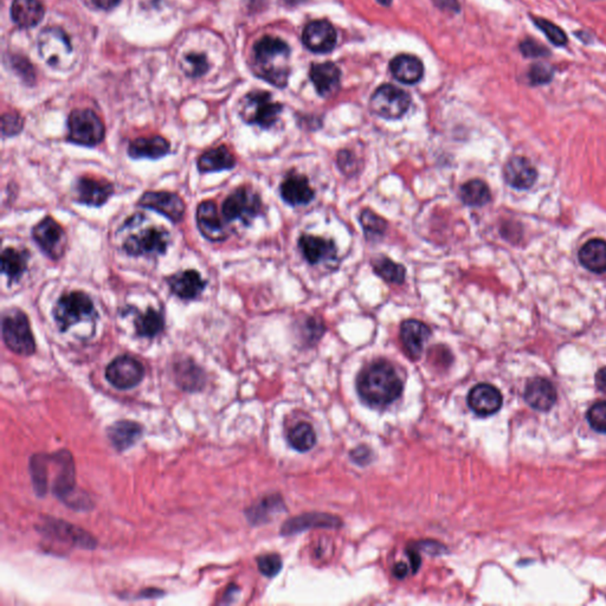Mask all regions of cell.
<instances>
[{
  "mask_svg": "<svg viewBox=\"0 0 606 606\" xmlns=\"http://www.w3.org/2000/svg\"><path fill=\"white\" fill-rule=\"evenodd\" d=\"M283 106L272 100L268 91H251L241 102V117L248 124L262 129H270L277 124Z\"/></svg>",
  "mask_w": 606,
  "mask_h": 606,
  "instance_id": "obj_5",
  "label": "cell"
},
{
  "mask_svg": "<svg viewBox=\"0 0 606 606\" xmlns=\"http://www.w3.org/2000/svg\"><path fill=\"white\" fill-rule=\"evenodd\" d=\"M290 49L279 38H261L253 46V63L257 75L277 88H284L289 79Z\"/></svg>",
  "mask_w": 606,
  "mask_h": 606,
  "instance_id": "obj_2",
  "label": "cell"
},
{
  "mask_svg": "<svg viewBox=\"0 0 606 606\" xmlns=\"http://www.w3.org/2000/svg\"><path fill=\"white\" fill-rule=\"evenodd\" d=\"M3 339L8 350L13 353L29 357L36 350L34 334L27 314L18 308L8 309L1 322Z\"/></svg>",
  "mask_w": 606,
  "mask_h": 606,
  "instance_id": "obj_4",
  "label": "cell"
},
{
  "mask_svg": "<svg viewBox=\"0 0 606 606\" xmlns=\"http://www.w3.org/2000/svg\"><path fill=\"white\" fill-rule=\"evenodd\" d=\"M371 267L373 272L378 277L384 279L385 282L400 286L407 279V268L385 255L373 257L371 260Z\"/></svg>",
  "mask_w": 606,
  "mask_h": 606,
  "instance_id": "obj_32",
  "label": "cell"
},
{
  "mask_svg": "<svg viewBox=\"0 0 606 606\" xmlns=\"http://www.w3.org/2000/svg\"><path fill=\"white\" fill-rule=\"evenodd\" d=\"M38 51L51 68L67 70L75 63L68 34L58 27H49L38 36Z\"/></svg>",
  "mask_w": 606,
  "mask_h": 606,
  "instance_id": "obj_7",
  "label": "cell"
},
{
  "mask_svg": "<svg viewBox=\"0 0 606 606\" xmlns=\"http://www.w3.org/2000/svg\"><path fill=\"white\" fill-rule=\"evenodd\" d=\"M197 226L200 234L212 243L224 242L229 238L230 230L223 222L215 202L205 200L197 207Z\"/></svg>",
  "mask_w": 606,
  "mask_h": 606,
  "instance_id": "obj_15",
  "label": "cell"
},
{
  "mask_svg": "<svg viewBox=\"0 0 606 606\" xmlns=\"http://www.w3.org/2000/svg\"><path fill=\"white\" fill-rule=\"evenodd\" d=\"M276 505H279V501L274 500V497H269L267 500L262 501L260 505L249 509L246 515H248L250 522H253V524L264 522V520L268 519V515L272 513L271 511H274Z\"/></svg>",
  "mask_w": 606,
  "mask_h": 606,
  "instance_id": "obj_46",
  "label": "cell"
},
{
  "mask_svg": "<svg viewBox=\"0 0 606 606\" xmlns=\"http://www.w3.org/2000/svg\"><path fill=\"white\" fill-rule=\"evenodd\" d=\"M114 187L110 181L81 177L74 185V195L77 203L88 206H102L113 196Z\"/></svg>",
  "mask_w": 606,
  "mask_h": 606,
  "instance_id": "obj_16",
  "label": "cell"
},
{
  "mask_svg": "<svg viewBox=\"0 0 606 606\" xmlns=\"http://www.w3.org/2000/svg\"><path fill=\"white\" fill-rule=\"evenodd\" d=\"M107 435L114 448L124 452L139 441L143 436V428L132 421H119L110 426Z\"/></svg>",
  "mask_w": 606,
  "mask_h": 606,
  "instance_id": "obj_27",
  "label": "cell"
},
{
  "mask_svg": "<svg viewBox=\"0 0 606 606\" xmlns=\"http://www.w3.org/2000/svg\"><path fill=\"white\" fill-rule=\"evenodd\" d=\"M407 555L410 558V564L411 567H412V572H417L418 569H419V566L422 564L421 555H419L418 552H416L414 550H407Z\"/></svg>",
  "mask_w": 606,
  "mask_h": 606,
  "instance_id": "obj_51",
  "label": "cell"
},
{
  "mask_svg": "<svg viewBox=\"0 0 606 606\" xmlns=\"http://www.w3.org/2000/svg\"><path fill=\"white\" fill-rule=\"evenodd\" d=\"M350 459H353L354 462L358 463L359 466H364V464L369 463L372 459V452L367 447H359L350 452Z\"/></svg>",
  "mask_w": 606,
  "mask_h": 606,
  "instance_id": "obj_50",
  "label": "cell"
},
{
  "mask_svg": "<svg viewBox=\"0 0 606 606\" xmlns=\"http://www.w3.org/2000/svg\"><path fill=\"white\" fill-rule=\"evenodd\" d=\"M177 383L185 391H199L205 385V376L193 362H179L176 367Z\"/></svg>",
  "mask_w": 606,
  "mask_h": 606,
  "instance_id": "obj_36",
  "label": "cell"
},
{
  "mask_svg": "<svg viewBox=\"0 0 606 606\" xmlns=\"http://www.w3.org/2000/svg\"><path fill=\"white\" fill-rule=\"evenodd\" d=\"M32 237L38 248L50 260L58 261L65 255L67 235L65 229L53 217H46L38 223L32 229Z\"/></svg>",
  "mask_w": 606,
  "mask_h": 606,
  "instance_id": "obj_11",
  "label": "cell"
},
{
  "mask_svg": "<svg viewBox=\"0 0 606 606\" xmlns=\"http://www.w3.org/2000/svg\"><path fill=\"white\" fill-rule=\"evenodd\" d=\"M519 49L520 53H522L526 58H540V57H548L551 55V51L546 46H542L541 43H539L533 38H527L521 41Z\"/></svg>",
  "mask_w": 606,
  "mask_h": 606,
  "instance_id": "obj_47",
  "label": "cell"
},
{
  "mask_svg": "<svg viewBox=\"0 0 606 606\" xmlns=\"http://www.w3.org/2000/svg\"><path fill=\"white\" fill-rule=\"evenodd\" d=\"M359 224L362 226L366 241L379 242L388 232V223L386 219L373 212L369 209H364L359 215Z\"/></svg>",
  "mask_w": 606,
  "mask_h": 606,
  "instance_id": "obj_37",
  "label": "cell"
},
{
  "mask_svg": "<svg viewBox=\"0 0 606 606\" xmlns=\"http://www.w3.org/2000/svg\"><path fill=\"white\" fill-rule=\"evenodd\" d=\"M180 68L186 75L198 77L206 74L209 70V62L204 53H190L181 57Z\"/></svg>",
  "mask_w": 606,
  "mask_h": 606,
  "instance_id": "obj_41",
  "label": "cell"
},
{
  "mask_svg": "<svg viewBox=\"0 0 606 606\" xmlns=\"http://www.w3.org/2000/svg\"><path fill=\"white\" fill-rule=\"evenodd\" d=\"M400 336L409 358L418 360L422 355L426 341L431 336V329L423 321L407 319L400 324Z\"/></svg>",
  "mask_w": 606,
  "mask_h": 606,
  "instance_id": "obj_18",
  "label": "cell"
},
{
  "mask_svg": "<svg viewBox=\"0 0 606 606\" xmlns=\"http://www.w3.org/2000/svg\"><path fill=\"white\" fill-rule=\"evenodd\" d=\"M48 456L36 455L31 459L30 470L34 481V489L39 496H43L46 492V477H48Z\"/></svg>",
  "mask_w": 606,
  "mask_h": 606,
  "instance_id": "obj_39",
  "label": "cell"
},
{
  "mask_svg": "<svg viewBox=\"0 0 606 606\" xmlns=\"http://www.w3.org/2000/svg\"><path fill=\"white\" fill-rule=\"evenodd\" d=\"M595 385L600 391L606 393V367H602L595 373Z\"/></svg>",
  "mask_w": 606,
  "mask_h": 606,
  "instance_id": "obj_52",
  "label": "cell"
},
{
  "mask_svg": "<svg viewBox=\"0 0 606 606\" xmlns=\"http://www.w3.org/2000/svg\"><path fill=\"white\" fill-rule=\"evenodd\" d=\"M106 129L98 114L91 110H76L68 117V141L95 147L105 139Z\"/></svg>",
  "mask_w": 606,
  "mask_h": 606,
  "instance_id": "obj_9",
  "label": "cell"
},
{
  "mask_svg": "<svg viewBox=\"0 0 606 606\" xmlns=\"http://www.w3.org/2000/svg\"><path fill=\"white\" fill-rule=\"evenodd\" d=\"M525 400L534 410L548 411L557 402V390L545 378H534L526 385Z\"/></svg>",
  "mask_w": 606,
  "mask_h": 606,
  "instance_id": "obj_23",
  "label": "cell"
},
{
  "mask_svg": "<svg viewBox=\"0 0 606 606\" xmlns=\"http://www.w3.org/2000/svg\"><path fill=\"white\" fill-rule=\"evenodd\" d=\"M145 376V369L138 359L121 355L107 366L106 378L119 390H129L139 385Z\"/></svg>",
  "mask_w": 606,
  "mask_h": 606,
  "instance_id": "obj_12",
  "label": "cell"
},
{
  "mask_svg": "<svg viewBox=\"0 0 606 606\" xmlns=\"http://www.w3.org/2000/svg\"><path fill=\"white\" fill-rule=\"evenodd\" d=\"M11 17L18 27H36L44 17V6L39 0H13Z\"/></svg>",
  "mask_w": 606,
  "mask_h": 606,
  "instance_id": "obj_29",
  "label": "cell"
},
{
  "mask_svg": "<svg viewBox=\"0 0 606 606\" xmlns=\"http://www.w3.org/2000/svg\"><path fill=\"white\" fill-rule=\"evenodd\" d=\"M24 120L17 113H6L1 117V131L4 136H15L22 132Z\"/></svg>",
  "mask_w": 606,
  "mask_h": 606,
  "instance_id": "obj_49",
  "label": "cell"
},
{
  "mask_svg": "<svg viewBox=\"0 0 606 606\" xmlns=\"http://www.w3.org/2000/svg\"><path fill=\"white\" fill-rule=\"evenodd\" d=\"M502 395L495 386L490 384L476 385L468 395V405L474 414L480 417H488L496 414L502 407Z\"/></svg>",
  "mask_w": 606,
  "mask_h": 606,
  "instance_id": "obj_20",
  "label": "cell"
},
{
  "mask_svg": "<svg viewBox=\"0 0 606 606\" xmlns=\"http://www.w3.org/2000/svg\"><path fill=\"white\" fill-rule=\"evenodd\" d=\"M533 23L535 27H538L539 30L542 31V34L546 36L547 39L555 46H566L569 43V38L566 36L565 31L561 27H558L555 24L552 23L547 19L541 18V17H533Z\"/></svg>",
  "mask_w": 606,
  "mask_h": 606,
  "instance_id": "obj_40",
  "label": "cell"
},
{
  "mask_svg": "<svg viewBox=\"0 0 606 606\" xmlns=\"http://www.w3.org/2000/svg\"><path fill=\"white\" fill-rule=\"evenodd\" d=\"M340 79H341V72L339 67L331 62L314 65L310 69V79L317 89V94L322 98H328L331 95L336 94V91L339 89Z\"/></svg>",
  "mask_w": 606,
  "mask_h": 606,
  "instance_id": "obj_24",
  "label": "cell"
},
{
  "mask_svg": "<svg viewBox=\"0 0 606 606\" xmlns=\"http://www.w3.org/2000/svg\"><path fill=\"white\" fill-rule=\"evenodd\" d=\"M257 565L263 576L274 578L282 569V560L277 554H265L257 558Z\"/></svg>",
  "mask_w": 606,
  "mask_h": 606,
  "instance_id": "obj_45",
  "label": "cell"
},
{
  "mask_svg": "<svg viewBox=\"0 0 606 606\" xmlns=\"http://www.w3.org/2000/svg\"><path fill=\"white\" fill-rule=\"evenodd\" d=\"M341 522L336 516L326 514H308L301 518L290 520L282 528L283 534H293L296 532L305 531L309 527L338 528Z\"/></svg>",
  "mask_w": 606,
  "mask_h": 606,
  "instance_id": "obj_35",
  "label": "cell"
},
{
  "mask_svg": "<svg viewBox=\"0 0 606 606\" xmlns=\"http://www.w3.org/2000/svg\"><path fill=\"white\" fill-rule=\"evenodd\" d=\"M459 199L469 207H482L492 200V192L486 181L471 179L464 183L459 191Z\"/></svg>",
  "mask_w": 606,
  "mask_h": 606,
  "instance_id": "obj_33",
  "label": "cell"
},
{
  "mask_svg": "<svg viewBox=\"0 0 606 606\" xmlns=\"http://www.w3.org/2000/svg\"><path fill=\"white\" fill-rule=\"evenodd\" d=\"M166 282L176 296L187 301L199 298L207 284L199 272L193 269L178 271L173 275L169 276Z\"/></svg>",
  "mask_w": 606,
  "mask_h": 606,
  "instance_id": "obj_21",
  "label": "cell"
},
{
  "mask_svg": "<svg viewBox=\"0 0 606 606\" xmlns=\"http://www.w3.org/2000/svg\"><path fill=\"white\" fill-rule=\"evenodd\" d=\"M381 4L385 5V6H388V5H391L392 0H378Z\"/></svg>",
  "mask_w": 606,
  "mask_h": 606,
  "instance_id": "obj_57",
  "label": "cell"
},
{
  "mask_svg": "<svg viewBox=\"0 0 606 606\" xmlns=\"http://www.w3.org/2000/svg\"><path fill=\"white\" fill-rule=\"evenodd\" d=\"M407 573H409V567L404 562H397L393 567V574L398 579H404L407 576Z\"/></svg>",
  "mask_w": 606,
  "mask_h": 606,
  "instance_id": "obj_54",
  "label": "cell"
},
{
  "mask_svg": "<svg viewBox=\"0 0 606 606\" xmlns=\"http://www.w3.org/2000/svg\"><path fill=\"white\" fill-rule=\"evenodd\" d=\"M290 447L298 452H305L317 443V435L308 423L301 422L291 428L288 433Z\"/></svg>",
  "mask_w": 606,
  "mask_h": 606,
  "instance_id": "obj_38",
  "label": "cell"
},
{
  "mask_svg": "<svg viewBox=\"0 0 606 606\" xmlns=\"http://www.w3.org/2000/svg\"><path fill=\"white\" fill-rule=\"evenodd\" d=\"M410 106V95L391 84L381 86L369 100L371 112L385 120H400L407 113Z\"/></svg>",
  "mask_w": 606,
  "mask_h": 606,
  "instance_id": "obj_10",
  "label": "cell"
},
{
  "mask_svg": "<svg viewBox=\"0 0 606 606\" xmlns=\"http://www.w3.org/2000/svg\"><path fill=\"white\" fill-rule=\"evenodd\" d=\"M222 213L228 222L238 220L243 225L250 226L263 213V202L251 187L241 186L226 197Z\"/></svg>",
  "mask_w": 606,
  "mask_h": 606,
  "instance_id": "obj_6",
  "label": "cell"
},
{
  "mask_svg": "<svg viewBox=\"0 0 606 606\" xmlns=\"http://www.w3.org/2000/svg\"><path fill=\"white\" fill-rule=\"evenodd\" d=\"M506 183L515 190H529L538 180V171L524 157H513L503 167Z\"/></svg>",
  "mask_w": 606,
  "mask_h": 606,
  "instance_id": "obj_22",
  "label": "cell"
},
{
  "mask_svg": "<svg viewBox=\"0 0 606 606\" xmlns=\"http://www.w3.org/2000/svg\"><path fill=\"white\" fill-rule=\"evenodd\" d=\"M302 41L312 53H329L336 44V31L327 20H315L305 27Z\"/></svg>",
  "mask_w": 606,
  "mask_h": 606,
  "instance_id": "obj_19",
  "label": "cell"
},
{
  "mask_svg": "<svg viewBox=\"0 0 606 606\" xmlns=\"http://www.w3.org/2000/svg\"><path fill=\"white\" fill-rule=\"evenodd\" d=\"M93 1H94V4L98 8L108 11V10H112V8L120 4L121 0H93Z\"/></svg>",
  "mask_w": 606,
  "mask_h": 606,
  "instance_id": "obj_53",
  "label": "cell"
},
{
  "mask_svg": "<svg viewBox=\"0 0 606 606\" xmlns=\"http://www.w3.org/2000/svg\"><path fill=\"white\" fill-rule=\"evenodd\" d=\"M392 75L404 84H416L424 74L422 62L411 55H400L390 63Z\"/></svg>",
  "mask_w": 606,
  "mask_h": 606,
  "instance_id": "obj_28",
  "label": "cell"
},
{
  "mask_svg": "<svg viewBox=\"0 0 606 606\" xmlns=\"http://www.w3.org/2000/svg\"><path fill=\"white\" fill-rule=\"evenodd\" d=\"M553 76L554 69L544 62L533 63L528 69L527 77L529 84L533 87L548 84L553 79Z\"/></svg>",
  "mask_w": 606,
  "mask_h": 606,
  "instance_id": "obj_43",
  "label": "cell"
},
{
  "mask_svg": "<svg viewBox=\"0 0 606 606\" xmlns=\"http://www.w3.org/2000/svg\"><path fill=\"white\" fill-rule=\"evenodd\" d=\"M136 312L134 326H136V334L143 338H155L159 336L164 328H165V317L160 310L154 308H148L145 312Z\"/></svg>",
  "mask_w": 606,
  "mask_h": 606,
  "instance_id": "obj_34",
  "label": "cell"
},
{
  "mask_svg": "<svg viewBox=\"0 0 606 606\" xmlns=\"http://www.w3.org/2000/svg\"><path fill=\"white\" fill-rule=\"evenodd\" d=\"M138 205L165 216L166 218L170 219L174 224H179L184 219L186 210L184 200L181 199L180 197L176 193L166 191H150L143 193Z\"/></svg>",
  "mask_w": 606,
  "mask_h": 606,
  "instance_id": "obj_13",
  "label": "cell"
},
{
  "mask_svg": "<svg viewBox=\"0 0 606 606\" xmlns=\"http://www.w3.org/2000/svg\"><path fill=\"white\" fill-rule=\"evenodd\" d=\"M279 195L283 202L291 207L305 206L315 199V191L308 178L303 174L290 172L279 185Z\"/></svg>",
  "mask_w": 606,
  "mask_h": 606,
  "instance_id": "obj_17",
  "label": "cell"
},
{
  "mask_svg": "<svg viewBox=\"0 0 606 606\" xmlns=\"http://www.w3.org/2000/svg\"><path fill=\"white\" fill-rule=\"evenodd\" d=\"M336 164H338L339 170L345 176H348V177H352V176L357 173V169L360 167L358 162H357V158H355V154H354L353 152L350 151V150H341L338 153V155H336Z\"/></svg>",
  "mask_w": 606,
  "mask_h": 606,
  "instance_id": "obj_48",
  "label": "cell"
},
{
  "mask_svg": "<svg viewBox=\"0 0 606 606\" xmlns=\"http://www.w3.org/2000/svg\"><path fill=\"white\" fill-rule=\"evenodd\" d=\"M362 400L369 407H385L400 398L403 384L395 367L388 362H376L362 369L357 381Z\"/></svg>",
  "mask_w": 606,
  "mask_h": 606,
  "instance_id": "obj_1",
  "label": "cell"
},
{
  "mask_svg": "<svg viewBox=\"0 0 606 606\" xmlns=\"http://www.w3.org/2000/svg\"><path fill=\"white\" fill-rule=\"evenodd\" d=\"M298 246L305 262L312 267L336 263L338 261V248L331 239L315 235L302 234L298 237Z\"/></svg>",
  "mask_w": 606,
  "mask_h": 606,
  "instance_id": "obj_14",
  "label": "cell"
},
{
  "mask_svg": "<svg viewBox=\"0 0 606 606\" xmlns=\"http://www.w3.org/2000/svg\"><path fill=\"white\" fill-rule=\"evenodd\" d=\"M53 314L60 331H68L74 324L94 320L98 315L94 302L83 291L65 293L57 300Z\"/></svg>",
  "mask_w": 606,
  "mask_h": 606,
  "instance_id": "obj_3",
  "label": "cell"
},
{
  "mask_svg": "<svg viewBox=\"0 0 606 606\" xmlns=\"http://www.w3.org/2000/svg\"><path fill=\"white\" fill-rule=\"evenodd\" d=\"M30 253L27 250L6 248L1 253V270L8 276V283L18 282L27 272Z\"/></svg>",
  "mask_w": 606,
  "mask_h": 606,
  "instance_id": "obj_31",
  "label": "cell"
},
{
  "mask_svg": "<svg viewBox=\"0 0 606 606\" xmlns=\"http://www.w3.org/2000/svg\"><path fill=\"white\" fill-rule=\"evenodd\" d=\"M302 339L305 343H317L324 336L326 327L324 322L315 317H305V320L300 324Z\"/></svg>",
  "mask_w": 606,
  "mask_h": 606,
  "instance_id": "obj_42",
  "label": "cell"
},
{
  "mask_svg": "<svg viewBox=\"0 0 606 606\" xmlns=\"http://www.w3.org/2000/svg\"><path fill=\"white\" fill-rule=\"evenodd\" d=\"M197 165L200 173H213L232 170L236 166V158L226 146H219L204 152L198 159Z\"/></svg>",
  "mask_w": 606,
  "mask_h": 606,
  "instance_id": "obj_26",
  "label": "cell"
},
{
  "mask_svg": "<svg viewBox=\"0 0 606 606\" xmlns=\"http://www.w3.org/2000/svg\"><path fill=\"white\" fill-rule=\"evenodd\" d=\"M579 261L591 272H606V242L598 238L585 243L579 250Z\"/></svg>",
  "mask_w": 606,
  "mask_h": 606,
  "instance_id": "obj_30",
  "label": "cell"
},
{
  "mask_svg": "<svg viewBox=\"0 0 606 606\" xmlns=\"http://www.w3.org/2000/svg\"><path fill=\"white\" fill-rule=\"evenodd\" d=\"M171 152V143L162 138L155 136L150 138H138L129 143V155L132 159L164 158Z\"/></svg>",
  "mask_w": 606,
  "mask_h": 606,
  "instance_id": "obj_25",
  "label": "cell"
},
{
  "mask_svg": "<svg viewBox=\"0 0 606 606\" xmlns=\"http://www.w3.org/2000/svg\"><path fill=\"white\" fill-rule=\"evenodd\" d=\"M588 424L597 433H606V400L593 404L588 411Z\"/></svg>",
  "mask_w": 606,
  "mask_h": 606,
  "instance_id": "obj_44",
  "label": "cell"
},
{
  "mask_svg": "<svg viewBox=\"0 0 606 606\" xmlns=\"http://www.w3.org/2000/svg\"><path fill=\"white\" fill-rule=\"evenodd\" d=\"M170 232L162 226H146L129 235L122 243L129 256H160L170 245Z\"/></svg>",
  "mask_w": 606,
  "mask_h": 606,
  "instance_id": "obj_8",
  "label": "cell"
},
{
  "mask_svg": "<svg viewBox=\"0 0 606 606\" xmlns=\"http://www.w3.org/2000/svg\"><path fill=\"white\" fill-rule=\"evenodd\" d=\"M574 34H576L577 37L579 38V39H581V41H583L584 43H586V39H585V38H588H588H590V36H588V32H585V31H578V32H574ZM588 41H590V39H588Z\"/></svg>",
  "mask_w": 606,
  "mask_h": 606,
  "instance_id": "obj_56",
  "label": "cell"
},
{
  "mask_svg": "<svg viewBox=\"0 0 606 606\" xmlns=\"http://www.w3.org/2000/svg\"><path fill=\"white\" fill-rule=\"evenodd\" d=\"M440 8H447L449 11H459V5L456 0H436Z\"/></svg>",
  "mask_w": 606,
  "mask_h": 606,
  "instance_id": "obj_55",
  "label": "cell"
}]
</instances>
